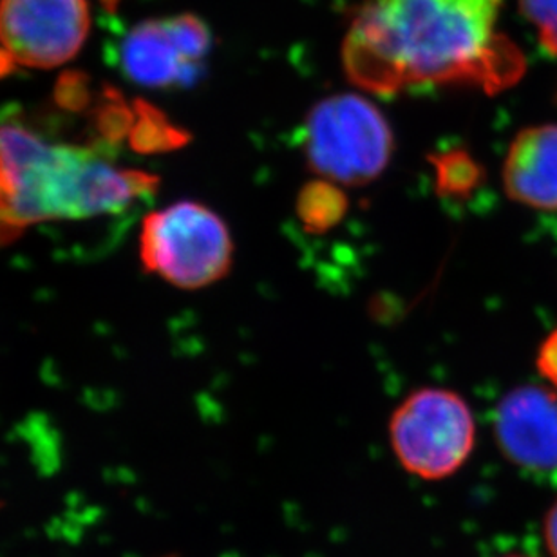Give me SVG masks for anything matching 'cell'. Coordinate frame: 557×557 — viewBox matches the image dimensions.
<instances>
[{"label":"cell","mask_w":557,"mask_h":557,"mask_svg":"<svg viewBox=\"0 0 557 557\" xmlns=\"http://www.w3.org/2000/svg\"><path fill=\"white\" fill-rule=\"evenodd\" d=\"M502 2L368 0L344 38V71L379 95L444 84L505 91L525 73V57L496 29Z\"/></svg>","instance_id":"1"},{"label":"cell","mask_w":557,"mask_h":557,"mask_svg":"<svg viewBox=\"0 0 557 557\" xmlns=\"http://www.w3.org/2000/svg\"><path fill=\"white\" fill-rule=\"evenodd\" d=\"M158 185V176L119 165L98 145L57 144L24 125H0V245L38 223L120 214Z\"/></svg>","instance_id":"2"},{"label":"cell","mask_w":557,"mask_h":557,"mask_svg":"<svg viewBox=\"0 0 557 557\" xmlns=\"http://www.w3.org/2000/svg\"><path fill=\"white\" fill-rule=\"evenodd\" d=\"M302 149L315 176L360 187L386 171L395 139L376 106L360 95L343 92L313 106L305 122Z\"/></svg>","instance_id":"3"},{"label":"cell","mask_w":557,"mask_h":557,"mask_svg":"<svg viewBox=\"0 0 557 557\" xmlns=\"http://www.w3.org/2000/svg\"><path fill=\"white\" fill-rule=\"evenodd\" d=\"M139 259L149 274L176 288H207L231 272L234 242L214 210L198 201H177L145 215Z\"/></svg>","instance_id":"4"},{"label":"cell","mask_w":557,"mask_h":557,"mask_svg":"<svg viewBox=\"0 0 557 557\" xmlns=\"http://www.w3.org/2000/svg\"><path fill=\"white\" fill-rule=\"evenodd\" d=\"M389 442L404 471L423 482H440L466 466L476 442V423L460 395L423 387L393 411Z\"/></svg>","instance_id":"5"},{"label":"cell","mask_w":557,"mask_h":557,"mask_svg":"<svg viewBox=\"0 0 557 557\" xmlns=\"http://www.w3.org/2000/svg\"><path fill=\"white\" fill-rule=\"evenodd\" d=\"M212 46L209 26L196 15L139 22L119 48L122 75L147 89L193 86Z\"/></svg>","instance_id":"6"},{"label":"cell","mask_w":557,"mask_h":557,"mask_svg":"<svg viewBox=\"0 0 557 557\" xmlns=\"http://www.w3.org/2000/svg\"><path fill=\"white\" fill-rule=\"evenodd\" d=\"M89 29L87 0H0V48L24 67L67 64L81 53Z\"/></svg>","instance_id":"7"},{"label":"cell","mask_w":557,"mask_h":557,"mask_svg":"<svg viewBox=\"0 0 557 557\" xmlns=\"http://www.w3.org/2000/svg\"><path fill=\"white\" fill-rule=\"evenodd\" d=\"M493 425L499 453L509 463L531 474L557 472V389L515 387L496 406Z\"/></svg>","instance_id":"8"},{"label":"cell","mask_w":557,"mask_h":557,"mask_svg":"<svg viewBox=\"0 0 557 557\" xmlns=\"http://www.w3.org/2000/svg\"><path fill=\"white\" fill-rule=\"evenodd\" d=\"M505 193L516 203L557 210V125L521 131L504 163Z\"/></svg>","instance_id":"9"},{"label":"cell","mask_w":557,"mask_h":557,"mask_svg":"<svg viewBox=\"0 0 557 557\" xmlns=\"http://www.w3.org/2000/svg\"><path fill=\"white\" fill-rule=\"evenodd\" d=\"M348 207V198L337 183L326 182L321 177L300 188L295 203L297 218L311 234L332 231L333 226L343 221Z\"/></svg>","instance_id":"10"},{"label":"cell","mask_w":557,"mask_h":557,"mask_svg":"<svg viewBox=\"0 0 557 557\" xmlns=\"http://www.w3.org/2000/svg\"><path fill=\"white\" fill-rule=\"evenodd\" d=\"M436 188L447 198H467L482 183L483 169L467 150L450 149L429 156Z\"/></svg>","instance_id":"11"},{"label":"cell","mask_w":557,"mask_h":557,"mask_svg":"<svg viewBox=\"0 0 557 557\" xmlns=\"http://www.w3.org/2000/svg\"><path fill=\"white\" fill-rule=\"evenodd\" d=\"M520 10L537 27L543 48L557 54V0H520Z\"/></svg>","instance_id":"12"},{"label":"cell","mask_w":557,"mask_h":557,"mask_svg":"<svg viewBox=\"0 0 557 557\" xmlns=\"http://www.w3.org/2000/svg\"><path fill=\"white\" fill-rule=\"evenodd\" d=\"M536 364L543 379L557 389V327L542 344Z\"/></svg>","instance_id":"13"},{"label":"cell","mask_w":557,"mask_h":557,"mask_svg":"<svg viewBox=\"0 0 557 557\" xmlns=\"http://www.w3.org/2000/svg\"><path fill=\"white\" fill-rule=\"evenodd\" d=\"M543 542L550 557H557V499L543 518Z\"/></svg>","instance_id":"14"},{"label":"cell","mask_w":557,"mask_h":557,"mask_svg":"<svg viewBox=\"0 0 557 557\" xmlns=\"http://www.w3.org/2000/svg\"><path fill=\"white\" fill-rule=\"evenodd\" d=\"M499 557H531V556H521V554H507V556H499Z\"/></svg>","instance_id":"15"}]
</instances>
